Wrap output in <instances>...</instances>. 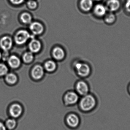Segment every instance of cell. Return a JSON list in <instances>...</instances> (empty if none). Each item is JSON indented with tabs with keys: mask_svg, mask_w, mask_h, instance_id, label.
I'll return each instance as SVG.
<instances>
[{
	"mask_svg": "<svg viewBox=\"0 0 130 130\" xmlns=\"http://www.w3.org/2000/svg\"><path fill=\"white\" fill-rule=\"evenodd\" d=\"M73 66L76 73L80 77H87L91 73V67L87 63L76 61Z\"/></svg>",
	"mask_w": 130,
	"mask_h": 130,
	"instance_id": "obj_4",
	"label": "cell"
},
{
	"mask_svg": "<svg viewBox=\"0 0 130 130\" xmlns=\"http://www.w3.org/2000/svg\"><path fill=\"white\" fill-rule=\"evenodd\" d=\"M5 124L7 129L12 130L16 128L17 123L16 119L12 118L7 120Z\"/></svg>",
	"mask_w": 130,
	"mask_h": 130,
	"instance_id": "obj_18",
	"label": "cell"
},
{
	"mask_svg": "<svg viewBox=\"0 0 130 130\" xmlns=\"http://www.w3.org/2000/svg\"><path fill=\"white\" fill-rule=\"evenodd\" d=\"M5 79L8 83L10 84H14L17 81V77L13 73H9L6 75Z\"/></svg>",
	"mask_w": 130,
	"mask_h": 130,
	"instance_id": "obj_21",
	"label": "cell"
},
{
	"mask_svg": "<svg viewBox=\"0 0 130 130\" xmlns=\"http://www.w3.org/2000/svg\"><path fill=\"white\" fill-rule=\"evenodd\" d=\"M125 7L126 10L130 13V0H127L126 2Z\"/></svg>",
	"mask_w": 130,
	"mask_h": 130,
	"instance_id": "obj_26",
	"label": "cell"
},
{
	"mask_svg": "<svg viewBox=\"0 0 130 130\" xmlns=\"http://www.w3.org/2000/svg\"><path fill=\"white\" fill-rule=\"evenodd\" d=\"M27 6L29 8L31 9H34L36 8L37 6L36 2L33 0L29 1L27 3Z\"/></svg>",
	"mask_w": 130,
	"mask_h": 130,
	"instance_id": "obj_24",
	"label": "cell"
},
{
	"mask_svg": "<svg viewBox=\"0 0 130 130\" xmlns=\"http://www.w3.org/2000/svg\"><path fill=\"white\" fill-rule=\"evenodd\" d=\"M23 112V108L21 105L18 103L13 104L9 108V114L12 118L14 119L20 117Z\"/></svg>",
	"mask_w": 130,
	"mask_h": 130,
	"instance_id": "obj_6",
	"label": "cell"
},
{
	"mask_svg": "<svg viewBox=\"0 0 130 130\" xmlns=\"http://www.w3.org/2000/svg\"><path fill=\"white\" fill-rule=\"evenodd\" d=\"M116 19L115 15L113 13H110L106 15L105 20L107 24H111L115 22Z\"/></svg>",
	"mask_w": 130,
	"mask_h": 130,
	"instance_id": "obj_22",
	"label": "cell"
},
{
	"mask_svg": "<svg viewBox=\"0 0 130 130\" xmlns=\"http://www.w3.org/2000/svg\"><path fill=\"white\" fill-rule=\"evenodd\" d=\"M79 99V95L76 92L69 91L64 95L62 101L65 107H72L78 104Z\"/></svg>",
	"mask_w": 130,
	"mask_h": 130,
	"instance_id": "obj_3",
	"label": "cell"
},
{
	"mask_svg": "<svg viewBox=\"0 0 130 130\" xmlns=\"http://www.w3.org/2000/svg\"><path fill=\"white\" fill-rule=\"evenodd\" d=\"M29 29L32 34L35 36L41 35L44 30L43 24L37 21L31 23L30 24Z\"/></svg>",
	"mask_w": 130,
	"mask_h": 130,
	"instance_id": "obj_9",
	"label": "cell"
},
{
	"mask_svg": "<svg viewBox=\"0 0 130 130\" xmlns=\"http://www.w3.org/2000/svg\"><path fill=\"white\" fill-rule=\"evenodd\" d=\"M64 123L67 127L71 130H76L81 124V119L77 113L71 111L67 113L64 118Z\"/></svg>",
	"mask_w": 130,
	"mask_h": 130,
	"instance_id": "obj_2",
	"label": "cell"
},
{
	"mask_svg": "<svg viewBox=\"0 0 130 130\" xmlns=\"http://www.w3.org/2000/svg\"><path fill=\"white\" fill-rule=\"evenodd\" d=\"M10 1L14 4L19 5L22 4L24 0H10Z\"/></svg>",
	"mask_w": 130,
	"mask_h": 130,
	"instance_id": "obj_25",
	"label": "cell"
},
{
	"mask_svg": "<svg viewBox=\"0 0 130 130\" xmlns=\"http://www.w3.org/2000/svg\"><path fill=\"white\" fill-rule=\"evenodd\" d=\"M92 0H81L80 5L81 8L84 11L90 10L93 6Z\"/></svg>",
	"mask_w": 130,
	"mask_h": 130,
	"instance_id": "obj_17",
	"label": "cell"
},
{
	"mask_svg": "<svg viewBox=\"0 0 130 130\" xmlns=\"http://www.w3.org/2000/svg\"><path fill=\"white\" fill-rule=\"evenodd\" d=\"M43 67L45 70L48 72H52L56 70L57 68V65L53 60H48L45 62Z\"/></svg>",
	"mask_w": 130,
	"mask_h": 130,
	"instance_id": "obj_15",
	"label": "cell"
},
{
	"mask_svg": "<svg viewBox=\"0 0 130 130\" xmlns=\"http://www.w3.org/2000/svg\"><path fill=\"white\" fill-rule=\"evenodd\" d=\"M28 45L29 50L34 54L38 53L42 48V43L39 40L34 37H32Z\"/></svg>",
	"mask_w": 130,
	"mask_h": 130,
	"instance_id": "obj_10",
	"label": "cell"
},
{
	"mask_svg": "<svg viewBox=\"0 0 130 130\" xmlns=\"http://www.w3.org/2000/svg\"><path fill=\"white\" fill-rule=\"evenodd\" d=\"M32 38L31 35L27 30H21L16 34L14 40L17 45H22L25 44L29 39Z\"/></svg>",
	"mask_w": 130,
	"mask_h": 130,
	"instance_id": "obj_5",
	"label": "cell"
},
{
	"mask_svg": "<svg viewBox=\"0 0 130 130\" xmlns=\"http://www.w3.org/2000/svg\"><path fill=\"white\" fill-rule=\"evenodd\" d=\"M127 91H128V93L130 95V83L128 85V86H127Z\"/></svg>",
	"mask_w": 130,
	"mask_h": 130,
	"instance_id": "obj_28",
	"label": "cell"
},
{
	"mask_svg": "<svg viewBox=\"0 0 130 130\" xmlns=\"http://www.w3.org/2000/svg\"><path fill=\"white\" fill-rule=\"evenodd\" d=\"M120 3L118 0H109L107 2V10L111 12L116 11L120 7Z\"/></svg>",
	"mask_w": 130,
	"mask_h": 130,
	"instance_id": "obj_13",
	"label": "cell"
},
{
	"mask_svg": "<svg viewBox=\"0 0 130 130\" xmlns=\"http://www.w3.org/2000/svg\"><path fill=\"white\" fill-rule=\"evenodd\" d=\"M34 59V53L30 52L25 53L23 56V60L24 62L27 64L30 63Z\"/></svg>",
	"mask_w": 130,
	"mask_h": 130,
	"instance_id": "obj_19",
	"label": "cell"
},
{
	"mask_svg": "<svg viewBox=\"0 0 130 130\" xmlns=\"http://www.w3.org/2000/svg\"><path fill=\"white\" fill-rule=\"evenodd\" d=\"M95 1H102V0H95Z\"/></svg>",
	"mask_w": 130,
	"mask_h": 130,
	"instance_id": "obj_30",
	"label": "cell"
},
{
	"mask_svg": "<svg viewBox=\"0 0 130 130\" xmlns=\"http://www.w3.org/2000/svg\"><path fill=\"white\" fill-rule=\"evenodd\" d=\"M13 45V42L10 37L5 36L2 37L0 40V46L3 50L8 52L10 50Z\"/></svg>",
	"mask_w": 130,
	"mask_h": 130,
	"instance_id": "obj_12",
	"label": "cell"
},
{
	"mask_svg": "<svg viewBox=\"0 0 130 130\" xmlns=\"http://www.w3.org/2000/svg\"><path fill=\"white\" fill-rule=\"evenodd\" d=\"M75 90V91L79 96H84L89 93V86L87 83L80 80L78 81L76 84Z\"/></svg>",
	"mask_w": 130,
	"mask_h": 130,
	"instance_id": "obj_7",
	"label": "cell"
},
{
	"mask_svg": "<svg viewBox=\"0 0 130 130\" xmlns=\"http://www.w3.org/2000/svg\"><path fill=\"white\" fill-rule=\"evenodd\" d=\"M7 130V129L5 124L3 123L2 122L0 121V130Z\"/></svg>",
	"mask_w": 130,
	"mask_h": 130,
	"instance_id": "obj_27",
	"label": "cell"
},
{
	"mask_svg": "<svg viewBox=\"0 0 130 130\" xmlns=\"http://www.w3.org/2000/svg\"><path fill=\"white\" fill-rule=\"evenodd\" d=\"M107 9L106 7L103 5H97L94 9V12L97 16L99 17H103L106 14Z\"/></svg>",
	"mask_w": 130,
	"mask_h": 130,
	"instance_id": "obj_16",
	"label": "cell"
},
{
	"mask_svg": "<svg viewBox=\"0 0 130 130\" xmlns=\"http://www.w3.org/2000/svg\"><path fill=\"white\" fill-rule=\"evenodd\" d=\"M8 69L4 64H0V76H3L7 74Z\"/></svg>",
	"mask_w": 130,
	"mask_h": 130,
	"instance_id": "obj_23",
	"label": "cell"
},
{
	"mask_svg": "<svg viewBox=\"0 0 130 130\" xmlns=\"http://www.w3.org/2000/svg\"><path fill=\"white\" fill-rule=\"evenodd\" d=\"M2 56V55L1 53V52H0V59H1V58Z\"/></svg>",
	"mask_w": 130,
	"mask_h": 130,
	"instance_id": "obj_29",
	"label": "cell"
},
{
	"mask_svg": "<svg viewBox=\"0 0 130 130\" xmlns=\"http://www.w3.org/2000/svg\"><path fill=\"white\" fill-rule=\"evenodd\" d=\"M8 63L11 68L16 69L20 66V59L16 56H11L8 59Z\"/></svg>",
	"mask_w": 130,
	"mask_h": 130,
	"instance_id": "obj_14",
	"label": "cell"
},
{
	"mask_svg": "<svg viewBox=\"0 0 130 130\" xmlns=\"http://www.w3.org/2000/svg\"><path fill=\"white\" fill-rule=\"evenodd\" d=\"M45 73V69L43 66L40 64L34 66L31 71V75L34 80H38L43 77Z\"/></svg>",
	"mask_w": 130,
	"mask_h": 130,
	"instance_id": "obj_8",
	"label": "cell"
},
{
	"mask_svg": "<svg viewBox=\"0 0 130 130\" xmlns=\"http://www.w3.org/2000/svg\"><path fill=\"white\" fill-rule=\"evenodd\" d=\"M77 105L80 112L84 113H89L96 109L98 106V100L94 95L89 93L82 96Z\"/></svg>",
	"mask_w": 130,
	"mask_h": 130,
	"instance_id": "obj_1",
	"label": "cell"
},
{
	"mask_svg": "<svg viewBox=\"0 0 130 130\" xmlns=\"http://www.w3.org/2000/svg\"><path fill=\"white\" fill-rule=\"evenodd\" d=\"M52 55L56 61H61L64 58L66 53L64 50L60 46L54 47L52 51Z\"/></svg>",
	"mask_w": 130,
	"mask_h": 130,
	"instance_id": "obj_11",
	"label": "cell"
},
{
	"mask_svg": "<svg viewBox=\"0 0 130 130\" xmlns=\"http://www.w3.org/2000/svg\"><path fill=\"white\" fill-rule=\"evenodd\" d=\"M21 21L25 24H30L32 23V17L31 15L29 13H23L21 16Z\"/></svg>",
	"mask_w": 130,
	"mask_h": 130,
	"instance_id": "obj_20",
	"label": "cell"
}]
</instances>
